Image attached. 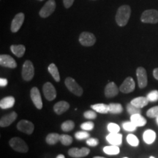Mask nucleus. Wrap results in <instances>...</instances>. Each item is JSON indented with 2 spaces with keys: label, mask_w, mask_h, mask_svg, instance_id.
I'll return each mask as SVG.
<instances>
[{
  "label": "nucleus",
  "mask_w": 158,
  "mask_h": 158,
  "mask_svg": "<svg viewBox=\"0 0 158 158\" xmlns=\"http://www.w3.org/2000/svg\"><path fill=\"white\" fill-rule=\"evenodd\" d=\"M131 15V8L129 5L120 6L116 14V21L119 27L127 25Z\"/></svg>",
  "instance_id": "1"
},
{
  "label": "nucleus",
  "mask_w": 158,
  "mask_h": 158,
  "mask_svg": "<svg viewBox=\"0 0 158 158\" xmlns=\"http://www.w3.org/2000/svg\"><path fill=\"white\" fill-rule=\"evenodd\" d=\"M9 144L12 149L18 152L27 153L29 151L28 145L21 138L15 137L11 138L9 141Z\"/></svg>",
  "instance_id": "2"
},
{
  "label": "nucleus",
  "mask_w": 158,
  "mask_h": 158,
  "mask_svg": "<svg viewBox=\"0 0 158 158\" xmlns=\"http://www.w3.org/2000/svg\"><path fill=\"white\" fill-rule=\"evenodd\" d=\"M64 84L68 89L74 94L75 95L81 97L83 94V89L81 86L76 81V80L71 77H68L64 81Z\"/></svg>",
  "instance_id": "3"
},
{
  "label": "nucleus",
  "mask_w": 158,
  "mask_h": 158,
  "mask_svg": "<svg viewBox=\"0 0 158 158\" xmlns=\"http://www.w3.org/2000/svg\"><path fill=\"white\" fill-rule=\"evenodd\" d=\"M22 78L26 81H29L35 76V68L32 62L29 60L25 61L22 67Z\"/></svg>",
  "instance_id": "4"
},
{
  "label": "nucleus",
  "mask_w": 158,
  "mask_h": 158,
  "mask_svg": "<svg viewBox=\"0 0 158 158\" xmlns=\"http://www.w3.org/2000/svg\"><path fill=\"white\" fill-rule=\"evenodd\" d=\"M141 20L143 23H158V11L156 10H147L142 13Z\"/></svg>",
  "instance_id": "5"
},
{
  "label": "nucleus",
  "mask_w": 158,
  "mask_h": 158,
  "mask_svg": "<svg viewBox=\"0 0 158 158\" xmlns=\"http://www.w3.org/2000/svg\"><path fill=\"white\" fill-rule=\"evenodd\" d=\"M79 42L84 46H92L96 43V37L92 33L84 31L79 36Z\"/></svg>",
  "instance_id": "6"
},
{
  "label": "nucleus",
  "mask_w": 158,
  "mask_h": 158,
  "mask_svg": "<svg viewBox=\"0 0 158 158\" xmlns=\"http://www.w3.org/2000/svg\"><path fill=\"white\" fill-rule=\"evenodd\" d=\"M55 9H56V2L54 0H48L40 10V16L43 19L48 18L54 13Z\"/></svg>",
  "instance_id": "7"
},
{
  "label": "nucleus",
  "mask_w": 158,
  "mask_h": 158,
  "mask_svg": "<svg viewBox=\"0 0 158 158\" xmlns=\"http://www.w3.org/2000/svg\"><path fill=\"white\" fill-rule=\"evenodd\" d=\"M43 91L44 93L45 98L48 101H52L56 98V89L51 83L46 82L43 86Z\"/></svg>",
  "instance_id": "8"
},
{
  "label": "nucleus",
  "mask_w": 158,
  "mask_h": 158,
  "mask_svg": "<svg viewBox=\"0 0 158 158\" xmlns=\"http://www.w3.org/2000/svg\"><path fill=\"white\" fill-rule=\"evenodd\" d=\"M17 129L23 133L31 135L34 132L35 126L32 122L23 119L19 122V123L17 124Z\"/></svg>",
  "instance_id": "9"
},
{
  "label": "nucleus",
  "mask_w": 158,
  "mask_h": 158,
  "mask_svg": "<svg viewBox=\"0 0 158 158\" xmlns=\"http://www.w3.org/2000/svg\"><path fill=\"white\" fill-rule=\"evenodd\" d=\"M136 76H137L138 84L140 89H143L147 86L148 78L147 70L142 67H139L136 70Z\"/></svg>",
  "instance_id": "10"
},
{
  "label": "nucleus",
  "mask_w": 158,
  "mask_h": 158,
  "mask_svg": "<svg viewBox=\"0 0 158 158\" xmlns=\"http://www.w3.org/2000/svg\"><path fill=\"white\" fill-rule=\"evenodd\" d=\"M135 84L133 78H131V77H127V78H125V80L124 81L121 86H120L119 90L122 93L128 94L133 92L134 89H135Z\"/></svg>",
  "instance_id": "11"
},
{
  "label": "nucleus",
  "mask_w": 158,
  "mask_h": 158,
  "mask_svg": "<svg viewBox=\"0 0 158 158\" xmlns=\"http://www.w3.org/2000/svg\"><path fill=\"white\" fill-rule=\"evenodd\" d=\"M30 97L31 100L37 109L40 110L43 108V101L41 98L40 92L37 87L31 88L30 90Z\"/></svg>",
  "instance_id": "12"
},
{
  "label": "nucleus",
  "mask_w": 158,
  "mask_h": 158,
  "mask_svg": "<svg viewBox=\"0 0 158 158\" xmlns=\"http://www.w3.org/2000/svg\"><path fill=\"white\" fill-rule=\"evenodd\" d=\"M25 15L23 13H19L15 15L14 19H13L11 23L10 30L12 32L15 33L21 29L23 21H24Z\"/></svg>",
  "instance_id": "13"
},
{
  "label": "nucleus",
  "mask_w": 158,
  "mask_h": 158,
  "mask_svg": "<svg viewBox=\"0 0 158 158\" xmlns=\"http://www.w3.org/2000/svg\"><path fill=\"white\" fill-rule=\"evenodd\" d=\"M90 153V149L86 147L82 148H77L74 147L72 149H69L68 155L70 156L71 157L73 158H81L86 157Z\"/></svg>",
  "instance_id": "14"
},
{
  "label": "nucleus",
  "mask_w": 158,
  "mask_h": 158,
  "mask_svg": "<svg viewBox=\"0 0 158 158\" xmlns=\"http://www.w3.org/2000/svg\"><path fill=\"white\" fill-rule=\"evenodd\" d=\"M0 64L2 67L11 69H14L17 67V63L15 59L7 54H2L0 56Z\"/></svg>",
  "instance_id": "15"
},
{
  "label": "nucleus",
  "mask_w": 158,
  "mask_h": 158,
  "mask_svg": "<svg viewBox=\"0 0 158 158\" xmlns=\"http://www.w3.org/2000/svg\"><path fill=\"white\" fill-rule=\"evenodd\" d=\"M17 113L15 111H13L11 113L7 114V115L2 116L0 119V127H8L13 122H15V120L17 118Z\"/></svg>",
  "instance_id": "16"
},
{
  "label": "nucleus",
  "mask_w": 158,
  "mask_h": 158,
  "mask_svg": "<svg viewBox=\"0 0 158 158\" xmlns=\"http://www.w3.org/2000/svg\"><path fill=\"white\" fill-rule=\"evenodd\" d=\"M119 89L114 82H109L105 88V95L108 98H112L118 93Z\"/></svg>",
  "instance_id": "17"
},
{
  "label": "nucleus",
  "mask_w": 158,
  "mask_h": 158,
  "mask_svg": "<svg viewBox=\"0 0 158 158\" xmlns=\"http://www.w3.org/2000/svg\"><path fill=\"white\" fill-rule=\"evenodd\" d=\"M69 108H70V104L64 100L56 102L54 106V110L57 115H61V114H64Z\"/></svg>",
  "instance_id": "18"
},
{
  "label": "nucleus",
  "mask_w": 158,
  "mask_h": 158,
  "mask_svg": "<svg viewBox=\"0 0 158 158\" xmlns=\"http://www.w3.org/2000/svg\"><path fill=\"white\" fill-rule=\"evenodd\" d=\"M106 140L111 145L120 146L122 143V135L117 133H110L106 136Z\"/></svg>",
  "instance_id": "19"
},
{
  "label": "nucleus",
  "mask_w": 158,
  "mask_h": 158,
  "mask_svg": "<svg viewBox=\"0 0 158 158\" xmlns=\"http://www.w3.org/2000/svg\"><path fill=\"white\" fill-rule=\"evenodd\" d=\"M15 102V98L13 96L5 97L3 99H2L0 101V108L2 109H8L14 106Z\"/></svg>",
  "instance_id": "20"
},
{
  "label": "nucleus",
  "mask_w": 158,
  "mask_h": 158,
  "mask_svg": "<svg viewBox=\"0 0 158 158\" xmlns=\"http://www.w3.org/2000/svg\"><path fill=\"white\" fill-rule=\"evenodd\" d=\"M130 121L135 124L136 127H143L147 124V119L141 115V114H133L130 116Z\"/></svg>",
  "instance_id": "21"
},
{
  "label": "nucleus",
  "mask_w": 158,
  "mask_h": 158,
  "mask_svg": "<svg viewBox=\"0 0 158 158\" xmlns=\"http://www.w3.org/2000/svg\"><path fill=\"white\" fill-rule=\"evenodd\" d=\"M143 139L146 143H153L156 140V133L152 130H147L143 133Z\"/></svg>",
  "instance_id": "22"
},
{
  "label": "nucleus",
  "mask_w": 158,
  "mask_h": 158,
  "mask_svg": "<svg viewBox=\"0 0 158 158\" xmlns=\"http://www.w3.org/2000/svg\"><path fill=\"white\" fill-rule=\"evenodd\" d=\"M10 50L15 56L19 58H21L25 54L26 48L23 45H12Z\"/></svg>",
  "instance_id": "23"
},
{
  "label": "nucleus",
  "mask_w": 158,
  "mask_h": 158,
  "mask_svg": "<svg viewBox=\"0 0 158 158\" xmlns=\"http://www.w3.org/2000/svg\"><path fill=\"white\" fill-rule=\"evenodd\" d=\"M149 100L147 98H144V97H138V98H134L133 100H131L130 103L133 104L135 107L138 108H141L144 107V106H147L149 103Z\"/></svg>",
  "instance_id": "24"
},
{
  "label": "nucleus",
  "mask_w": 158,
  "mask_h": 158,
  "mask_svg": "<svg viewBox=\"0 0 158 158\" xmlns=\"http://www.w3.org/2000/svg\"><path fill=\"white\" fill-rule=\"evenodd\" d=\"M91 108L96 112L100 114H108L109 112V106L104 103H98L92 105Z\"/></svg>",
  "instance_id": "25"
},
{
  "label": "nucleus",
  "mask_w": 158,
  "mask_h": 158,
  "mask_svg": "<svg viewBox=\"0 0 158 158\" xmlns=\"http://www.w3.org/2000/svg\"><path fill=\"white\" fill-rule=\"evenodd\" d=\"M48 72L51 76H52L53 78L56 82H59L60 81V75H59L58 68L56 66V64H54V63H51V64H49L48 68Z\"/></svg>",
  "instance_id": "26"
},
{
  "label": "nucleus",
  "mask_w": 158,
  "mask_h": 158,
  "mask_svg": "<svg viewBox=\"0 0 158 158\" xmlns=\"http://www.w3.org/2000/svg\"><path fill=\"white\" fill-rule=\"evenodd\" d=\"M60 141V135L58 133H50L46 136L45 141L49 145H54Z\"/></svg>",
  "instance_id": "27"
},
{
  "label": "nucleus",
  "mask_w": 158,
  "mask_h": 158,
  "mask_svg": "<svg viewBox=\"0 0 158 158\" xmlns=\"http://www.w3.org/2000/svg\"><path fill=\"white\" fill-rule=\"evenodd\" d=\"M103 152L106 155H116L119 153L120 149L118 146L111 145L108 147H105L103 148Z\"/></svg>",
  "instance_id": "28"
},
{
  "label": "nucleus",
  "mask_w": 158,
  "mask_h": 158,
  "mask_svg": "<svg viewBox=\"0 0 158 158\" xmlns=\"http://www.w3.org/2000/svg\"><path fill=\"white\" fill-rule=\"evenodd\" d=\"M108 106H109V112L110 114H118L123 111V107L120 103H110Z\"/></svg>",
  "instance_id": "29"
},
{
  "label": "nucleus",
  "mask_w": 158,
  "mask_h": 158,
  "mask_svg": "<svg viewBox=\"0 0 158 158\" xmlns=\"http://www.w3.org/2000/svg\"><path fill=\"white\" fill-rule=\"evenodd\" d=\"M74 127L75 123L72 120H67V121L63 122L61 125V128L64 132H70L72 130H73Z\"/></svg>",
  "instance_id": "30"
},
{
  "label": "nucleus",
  "mask_w": 158,
  "mask_h": 158,
  "mask_svg": "<svg viewBox=\"0 0 158 158\" xmlns=\"http://www.w3.org/2000/svg\"><path fill=\"white\" fill-rule=\"evenodd\" d=\"M127 141L130 146H132V147H136L139 145V140H138V138L136 137L135 135H133V134H129V135L127 136Z\"/></svg>",
  "instance_id": "31"
},
{
  "label": "nucleus",
  "mask_w": 158,
  "mask_h": 158,
  "mask_svg": "<svg viewBox=\"0 0 158 158\" xmlns=\"http://www.w3.org/2000/svg\"><path fill=\"white\" fill-rule=\"evenodd\" d=\"M62 144L64 146H70L73 143V138L69 135H60V141Z\"/></svg>",
  "instance_id": "32"
},
{
  "label": "nucleus",
  "mask_w": 158,
  "mask_h": 158,
  "mask_svg": "<svg viewBox=\"0 0 158 158\" xmlns=\"http://www.w3.org/2000/svg\"><path fill=\"white\" fill-rule=\"evenodd\" d=\"M127 110L130 115H133V114H141V108H138L133 106V104L129 103L127 106Z\"/></svg>",
  "instance_id": "33"
},
{
  "label": "nucleus",
  "mask_w": 158,
  "mask_h": 158,
  "mask_svg": "<svg viewBox=\"0 0 158 158\" xmlns=\"http://www.w3.org/2000/svg\"><path fill=\"white\" fill-rule=\"evenodd\" d=\"M122 127H123V129L124 130H126V131H130V132L135 131L136 128H137V127H136L135 124H134L131 121L124 122L123 124H122Z\"/></svg>",
  "instance_id": "34"
},
{
  "label": "nucleus",
  "mask_w": 158,
  "mask_h": 158,
  "mask_svg": "<svg viewBox=\"0 0 158 158\" xmlns=\"http://www.w3.org/2000/svg\"><path fill=\"white\" fill-rule=\"evenodd\" d=\"M147 116L149 118H157L158 116V106L149 108L147 112Z\"/></svg>",
  "instance_id": "35"
},
{
  "label": "nucleus",
  "mask_w": 158,
  "mask_h": 158,
  "mask_svg": "<svg viewBox=\"0 0 158 158\" xmlns=\"http://www.w3.org/2000/svg\"><path fill=\"white\" fill-rule=\"evenodd\" d=\"M89 133L86 131H78L75 134V137L77 140H84L89 138Z\"/></svg>",
  "instance_id": "36"
},
{
  "label": "nucleus",
  "mask_w": 158,
  "mask_h": 158,
  "mask_svg": "<svg viewBox=\"0 0 158 158\" xmlns=\"http://www.w3.org/2000/svg\"><path fill=\"white\" fill-rule=\"evenodd\" d=\"M147 99L149 102H155L158 100V91L153 90L150 92L147 95Z\"/></svg>",
  "instance_id": "37"
},
{
  "label": "nucleus",
  "mask_w": 158,
  "mask_h": 158,
  "mask_svg": "<svg viewBox=\"0 0 158 158\" xmlns=\"http://www.w3.org/2000/svg\"><path fill=\"white\" fill-rule=\"evenodd\" d=\"M108 130L110 133H117L119 132L120 127L116 123H110L108 125Z\"/></svg>",
  "instance_id": "38"
},
{
  "label": "nucleus",
  "mask_w": 158,
  "mask_h": 158,
  "mask_svg": "<svg viewBox=\"0 0 158 158\" xmlns=\"http://www.w3.org/2000/svg\"><path fill=\"white\" fill-rule=\"evenodd\" d=\"M84 116L88 119H94L97 118V114L95 110H86L84 112Z\"/></svg>",
  "instance_id": "39"
},
{
  "label": "nucleus",
  "mask_w": 158,
  "mask_h": 158,
  "mask_svg": "<svg viewBox=\"0 0 158 158\" xmlns=\"http://www.w3.org/2000/svg\"><path fill=\"white\" fill-rule=\"evenodd\" d=\"M94 127V124L92 122H86L81 125V128L84 130H92Z\"/></svg>",
  "instance_id": "40"
},
{
  "label": "nucleus",
  "mask_w": 158,
  "mask_h": 158,
  "mask_svg": "<svg viewBox=\"0 0 158 158\" xmlns=\"http://www.w3.org/2000/svg\"><path fill=\"white\" fill-rule=\"evenodd\" d=\"M86 143H87V145L89 146V147H97L99 144V140L98 138H87V140H86Z\"/></svg>",
  "instance_id": "41"
},
{
  "label": "nucleus",
  "mask_w": 158,
  "mask_h": 158,
  "mask_svg": "<svg viewBox=\"0 0 158 158\" xmlns=\"http://www.w3.org/2000/svg\"><path fill=\"white\" fill-rule=\"evenodd\" d=\"M74 2V0H63V4L65 8H70Z\"/></svg>",
  "instance_id": "42"
},
{
  "label": "nucleus",
  "mask_w": 158,
  "mask_h": 158,
  "mask_svg": "<svg viewBox=\"0 0 158 158\" xmlns=\"http://www.w3.org/2000/svg\"><path fill=\"white\" fill-rule=\"evenodd\" d=\"M8 84V81L7 80L6 78H0V86H1V87H5Z\"/></svg>",
  "instance_id": "43"
},
{
  "label": "nucleus",
  "mask_w": 158,
  "mask_h": 158,
  "mask_svg": "<svg viewBox=\"0 0 158 158\" xmlns=\"http://www.w3.org/2000/svg\"><path fill=\"white\" fill-rule=\"evenodd\" d=\"M153 76L155 79L158 80V68H156L153 70Z\"/></svg>",
  "instance_id": "44"
},
{
  "label": "nucleus",
  "mask_w": 158,
  "mask_h": 158,
  "mask_svg": "<svg viewBox=\"0 0 158 158\" xmlns=\"http://www.w3.org/2000/svg\"><path fill=\"white\" fill-rule=\"evenodd\" d=\"M56 158H65V157H64V155H62V154H60V155H59Z\"/></svg>",
  "instance_id": "45"
},
{
  "label": "nucleus",
  "mask_w": 158,
  "mask_h": 158,
  "mask_svg": "<svg viewBox=\"0 0 158 158\" xmlns=\"http://www.w3.org/2000/svg\"><path fill=\"white\" fill-rule=\"evenodd\" d=\"M93 158H106V157H99V156H97V157H94Z\"/></svg>",
  "instance_id": "46"
},
{
  "label": "nucleus",
  "mask_w": 158,
  "mask_h": 158,
  "mask_svg": "<svg viewBox=\"0 0 158 158\" xmlns=\"http://www.w3.org/2000/svg\"><path fill=\"white\" fill-rule=\"evenodd\" d=\"M156 122H157V124H158V116L157 118H156Z\"/></svg>",
  "instance_id": "47"
},
{
  "label": "nucleus",
  "mask_w": 158,
  "mask_h": 158,
  "mask_svg": "<svg viewBox=\"0 0 158 158\" xmlns=\"http://www.w3.org/2000/svg\"><path fill=\"white\" fill-rule=\"evenodd\" d=\"M149 158H155V157H153V156H151V157H150Z\"/></svg>",
  "instance_id": "48"
},
{
  "label": "nucleus",
  "mask_w": 158,
  "mask_h": 158,
  "mask_svg": "<svg viewBox=\"0 0 158 158\" xmlns=\"http://www.w3.org/2000/svg\"><path fill=\"white\" fill-rule=\"evenodd\" d=\"M38 1H43V0H38Z\"/></svg>",
  "instance_id": "49"
},
{
  "label": "nucleus",
  "mask_w": 158,
  "mask_h": 158,
  "mask_svg": "<svg viewBox=\"0 0 158 158\" xmlns=\"http://www.w3.org/2000/svg\"><path fill=\"white\" fill-rule=\"evenodd\" d=\"M123 158H128V157H123Z\"/></svg>",
  "instance_id": "50"
},
{
  "label": "nucleus",
  "mask_w": 158,
  "mask_h": 158,
  "mask_svg": "<svg viewBox=\"0 0 158 158\" xmlns=\"http://www.w3.org/2000/svg\"><path fill=\"white\" fill-rule=\"evenodd\" d=\"M92 1H94V0H92Z\"/></svg>",
  "instance_id": "51"
}]
</instances>
